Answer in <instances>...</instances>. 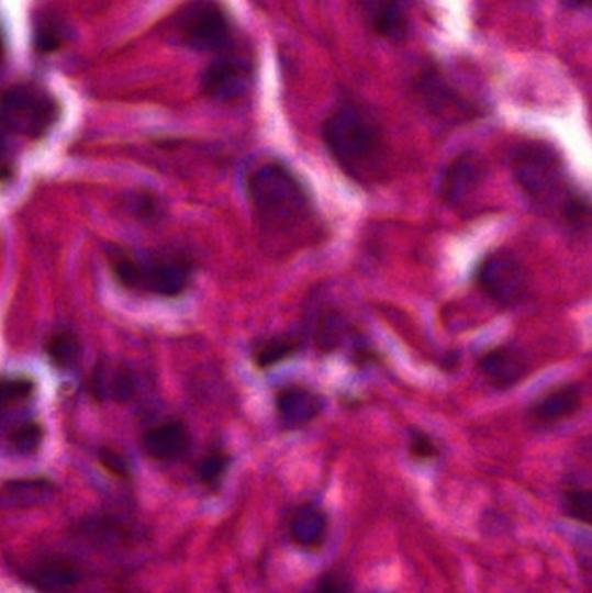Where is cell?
Masks as SVG:
<instances>
[{"mask_svg": "<svg viewBox=\"0 0 592 593\" xmlns=\"http://www.w3.org/2000/svg\"><path fill=\"white\" fill-rule=\"evenodd\" d=\"M247 193L266 238L286 248L304 244L316 227V212L303 182L280 161L259 165L247 178Z\"/></svg>", "mask_w": 592, "mask_h": 593, "instance_id": "obj_1", "label": "cell"}, {"mask_svg": "<svg viewBox=\"0 0 592 593\" xmlns=\"http://www.w3.org/2000/svg\"><path fill=\"white\" fill-rule=\"evenodd\" d=\"M322 137L332 158L353 179L372 181L381 169V132L360 108H337L323 122Z\"/></svg>", "mask_w": 592, "mask_h": 593, "instance_id": "obj_2", "label": "cell"}, {"mask_svg": "<svg viewBox=\"0 0 592 593\" xmlns=\"http://www.w3.org/2000/svg\"><path fill=\"white\" fill-rule=\"evenodd\" d=\"M112 272L124 289L172 299L190 287L193 264L164 251H113Z\"/></svg>", "mask_w": 592, "mask_h": 593, "instance_id": "obj_3", "label": "cell"}, {"mask_svg": "<svg viewBox=\"0 0 592 593\" xmlns=\"http://www.w3.org/2000/svg\"><path fill=\"white\" fill-rule=\"evenodd\" d=\"M172 37L199 53H223L233 44V25L214 0H190L170 20Z\"/></svg>", "mask_w": 592, "mask_h": 593, "instance_id": "obj_4", "label": "cell"}, {"mask_svg": "<svg viewBox=\"0 0 592 593\" xmlns=\"http://www.w3.org/2000/svg\"><path fill=\"white\" fill-rule=\"evenodd\" d=\"M58 115L56 99L34 83L9 87L2 96V128L13 136L41 139Z\"/></svg>", "mask_w": 592, "mask_h": 593, "instance_id": "obj_5", "label": "cell"}, {"mask_svg": "<svg viewBox=\"0 0 592 593\" xmlns=\"http://www.w3.org/2000/svg\"><path fill=\"white\" fill-rule=\"evenodd\" d=\"M514 178L528 197L538 203H552L565 186L563 164L551 146L526 143L513 155Z\"/></svg>", "mask_w": 592, "mask_h": 593, "instance_id": "obj_6", "label": "cell"}, {"mask_svg": "<svg viewBox=\"0 0 592 593\" xmlns=\"http://www.w3.org/2000/svg\"><path fill=\"white\" fill-rule=\"evenodd\" d=\"M18 574L37 593H91V568L71 553H37L18 568Z\"/></svg>", "mask_w": 592, "mask_h": 593, "instance_id": "obj_7", "label": "cell"}, {"mask_svg": "<svg viewBox=\"0 0 592 593\" xmlns=\"http://www.w3.org/2000/svg\"><path fill=\"white\" fill-rule=\"evenodd\" d=\"M75 540L100 553H124L142 544V529L116 514H94L71 526Z\"/></svg>", "mask_w": 592, "mask_h": 593, "instance_id": "obj_8", "label": "cell"}, {"mask_svg": "<svg viewBox=\"0 0 592 593\" xmlns=\"http://www.w3.org/2000/svg\"><path fill=\"white\" fill-rule=\"evenodd\" d=\"M478 284L492 301L510 307L522 302L526 293V275L522 264L507 251L484 257L478 268Z\"/></svg>", "mask_w": 592, "mask_h": 593, "instance_id": "obj_9", "label": "cell"}, {"mask_svg": "<svg viewBox=\"0 0 592 593\" xmlns=\"http://www.w3.org/2000/svg\"><path fill=\"white\" fill-rule=\"evenodd\" d=\"M253 86V66L235 56H221L205 68L202 89L215 101H236L244 98Z\"/></svg>", "mask_w": 592, "mask_h": 593, "instance_id": "obj_10", "label": "cell"}, {"mask_svg": "<svg viewBox=\"0 0 592 593\" xmlns=\"http://www.w3.org/2000/svg\"><path fill=\"white\" fill-rule=\"evenodd\" d=\"M323 406H325V401L322 395L303 385H290L278 392L275 398L278 422L286 430L306 427L319 418Z\"/></svg>", "mask_w": 592, "mask_h": 593, "instance_id": "obj_11", "label": "cell"}, {"mask_svg": "<svg viewBox=\"0 0 592 593\" xmlns=\"http://www.w3.org/2000/svg\"><path fill=\"white\" fill-rule=\"evenodd\" d=\"M142 448L152 460L164 463L181 460L190 451L191 434L182 422H164L143 434Z\"/></svg>", "mask_w": 592, "mask_h": 593, "instance_id": "obj_12", "label": "cell"}, {"mask_svg": "<svg viewBox=\"0 0 592 593\" xmlns=\"http://www.w3.org/2000/svg\"><path fill=\"white\" fill-rule=\"evenodd\" d=\"M89 391L98 401L127 403L137 392V377L131 368L98 362L89 379Z\"/></svg>", "mask_w": 592, "mask_h": 593, "instance_id": "obj_13", "label": "cell"}, {"mask_svg": "<svg viewBox=\"0 0 592 593\" xmlns=\"http://www.w3.org/2000/svg\"><path fill=\"white\" fill-rule=\"evenodd\" d=\"M328 535V515L316 502H304L294 508L289 521L292 544L304 550H319Z\"/></svg>", "mask_w": 592, "mask_h": 593, "instance_id": "obj_14", "label": "cell"}, {"mask_svg": "<svg viewBox=\"0 0 592 593\" xmlns=\"http://www.w3.org/2000/svg\"><path fill=\"white\" fill-rule=\"evenodd\" d=\"M484 167L477 155H462L451 161L444 181H442V197L450 205H462L483 181Z\"/></svg>", "mask_w": 592, "mask_h": 593, "instance_id": "obj_15", "label": "cell"}, {"mask_svg": "<svg viewBox=\"0 0 592 593\" xmlns=\"http://www.w3.org/2000/svg\"><path fill=\"white\" fill-rule=\"evenodd\" d=\"M56 490V482L47 478L9 479L2 484V505L13 511L42 507L54 499Z\"/></svg>", "mask_w": 592, "mask_h": 593, "instance_id": "obj_16", "label": "cell"}, {"mask_svg": "<svg viewBox=\"0 0 592 593\" xmlns=\"http://www.w3.org/2000/svg\"><path fill=\"white\" fill-rule=\"evenodd\" d=\"M480 370L493 385L513 388L514 383L525 379L528 362L522 350L513 347H498L480 359Z\"/></svg>", "mask_w": 592, "mask_h": 593, "instance_id": "obj_17", "label": "cell"}, {"mask_svg": "<svg viewBox=\"0 0 592 593\" xmlns=\"http://www.w3.org/2000/svg\"><path fill=\"white\" fill-rule=\"evenodd\" d=\"M367 13L372 29L390 41L405 37L411 26L405 0H370Z\"/></svg>", "mask_w": 592, "mask_h": 593, "instance_id": "obj_18", "label": "cell"}, {"mask_svg": "<svg viewBox=\"0 0 592 593\" xmlns=\"http://www.w3.org/2000/svg\"><path fill=\"white\" fill-rule=\"evenodd\" d=\"M44 439L42 425L32 418L4 422V441L11 454L18 457H32L37 454Z\"/></svg>", "mask_w": 592, "mask_h": 593, "instance_id": "obj_19", "label": "cell"}, {"mask_svg": "<svg viewBox=\"0 0 592 593\" xmlns=\"http://www.w3.org/2000/svg\"><path fill=\"white\" fill-rule=\"evenodd\" d=\"M580 392L576 385H565L544 395L534 406V415L538 421L556 422L572 415L579 410Z\"/></svg>", "mask_w": 592, "mask_h": 593, "instance_id": "obj_20", "label": "cell"}, {"mask_svg": "<svg viewBox=\"0 0 592 593\" xmlns=\"http://www.w3.org/2000/svg\"><path fill=\"white\" fill-rule=\"evenodd\" d=\"M301 343L292 335H275L254 347V362L259 368H273L298 353Z\"/></svg>", "mask_w": 592, "mask_h": 593, "instance_id": "obj_21", "label": "cell"}, {"mask_svg": "<svg viewBox=\"0 0 592 593\" xmlns=\"http://www.w3.org/2000/svg\"><path fill=\"white\" fill-rule=\"evenodd\" d=\"M46 355L54 367L59 368V370H70L79 361V338L70 329H59L47 340Z\"/></svg>", "mask_w": 592, "mask_h": 593, "instance_id": "obj_22", "label": "cell"}, {"mask_svg": "<svg viewBox=\"0 0 592 593\" xmlns=\"http://www.w3.org/2000/svg\"><path fill=\"white\" fill-rule=\"evenodd\" d=\"M70 37L68 26L62 18L53 14H41L35 23L34 42L42 53L58 51Z\"/></svg>", "mask_w": 592, "mask_h": 593, "instance_id": "obj_23", "label": "cell"}, {"mask_svg": "<svg viewBox=\"0 0 592 593\" xmlns=\"http://www.w3.org/2000/svg\"><path fill=\"white\" fill-rule=\"evenodd\" d=\"M230 466H232V457L223 449H214L199 461L197 479L209 491H217L223 486Z\"/></svg>", "mask_w": 592, "mask_h": 593, "instance_id": "obj_24", "label": "cell"}, {"mask_svg": "<svg viewBox=\"0 0 592 593\" xmlns=\"http://www.w3.org/2000/svg\"><path fill=\"white\" fill-rule=\"evenodd\" d=\"M563 512L570 519L592 527V490H572L563 494Z\"/></svg>", "mask_w": 592, "mask_h": 593, "instance_id": "obj_25", "label": "cell"}, {"mask_svg": "<svg viewBox=\"0 0 592 593\" xmlns=\"http://www.w3.org/2000/svg\"><path fill=\"white\" fill-rule=\"evenodd\" d=\"M35 383L25 377H5L2 380V410L23 403L34 395Z\"/></svg>", "mask_w": 592, "mask_h": 593, "instance_id": "obj_26", "label": "cell"}, {"mask_svg": "<svg viewBox=\"0 0 592 593\" xmlns=\"http://www.w3.org/2000/svg\"><path fill=\"white\" fill-rule=\"evenodd\" d=\"M306 593H353V583L339 569H328L316 578Z\"/></svg>", "mask_w": 592, "mask_h": 593, "instance_id": "obj_27", "label": "cell"}, {"mask_svg": "<svg viewBox=\"0 0 592 593\" xmlns=\"http://www.w3.org/2000/svg\"><path fill=\"white\" fill-rule=\"evenodd\" d=\"M98 460L101 467L107 470L108 474H112L116 479H131L133 475V466L125 455L112 448H101L98 451Z\"/></svg>", "mask_w": 592, "mask_h": 593, "instance_id": "obj_28", "label": "cell"}, {"mask_svg": "<svg viewBox=\"0 0 592 593\" xmlns=\"http://www.w3.org/2000/svg\"><path fill=\"white\" fill-rule=\"evenodd\" d=\"M129 211L137 219H146V221H157L161 217L160 202L152 194L136 193L129 198Z\"/></svg>", "mask_w": 592, "mask_h": 593, "instance_id": "obj_29", "label": "cell"}, {"mask_svg": "<svg viewBox=\"0 0 592 593\" xmlns=\"http://www.w3.org/2000/svg\"><path fill=\"white\" fill-rule=\"evenodd\" d=\"M411 454L414 457L427 460V458H435L438 455V449H436L435 443L431 441V437L427 434L412 433Z\"/></svg>", "mask_w": 592, "mask_h": 593, "instance_id": "obj_30", "label": "cell"}, {"mask_svg": "<svg viewBox=\"0 0 592 593\" xmlns=\"http://www.w3.org/2000/svg\"><path fill=\"white\" fill-rule=\"evenodd\" d=\"M565 2H568V4L572 5H580L585 4V2H591V0H565Z\"/></svg>", "mask_w": 592, "mask_h": 593, "instance_id": "obj_31", "label": "cell"}]
</instances>
